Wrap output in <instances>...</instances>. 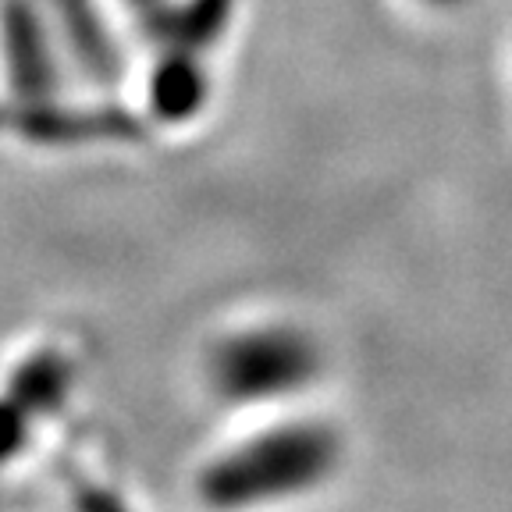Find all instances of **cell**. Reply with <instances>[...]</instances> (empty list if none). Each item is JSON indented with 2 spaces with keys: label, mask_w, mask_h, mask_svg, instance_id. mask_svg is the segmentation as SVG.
<instances>
[{
  "label": "cell",
  "mask_w": 512,
  "mask_h": 512,
  "mask_svg": "<svg viewBox=\"0 0 512 512\" xmlns=\"http://www.w3.org/2000/svg\"><path fill=\"white\" fill-rule=\"evenodd\" d=\"M320 377V349L292 324H260L221 338L210 352V384L232 406L278 402Z\"/></svg>",
  "instance_id": "2"
},
{
  "label": "cell",
  "mask_w": 512,
  "mask_h": 512,
  "mask_svg": "<svg viewBox=\"0 0 512 512\" xmlns=\"http://www.w3.org/2000/svg\"><path fill=\"white\" fill-rule=\"evenodd\" d=\"M153 111L164 121H185L200 111L207 100V75L203 64L189 50H168L153 72Z\"/></svg>",
  "instance_id": "4"
},
{
  "label": "cell",
  "mask_w": 512,
  "mask_h": 512,
  "mask_svg": "<svg viewBox=\"0 0 512 512\" xmlns=\"http://www.w3.org/2000/svg\"><path fill=\"white\" fill-rule=\"evenodd\" d=\"M57 22L64 29V40L72 43L82 64H89L96 75H111L118 68V54L111 50L107 29L96 15L93 0H47Z\"/></svg>",
  "instance_id": "5"
},
{
  "label": "cell",
  "mask_w": 512,
  "mask_h": 512,
  "mask_svg": "<svg viewBox=\"0 0 512 512\" xmlns=\"http://www.w3.org/2000/svg\"><path fill=\"white\" fill-rule=\"evenodd\" d=\"M0 47H4V72H8L15 96L43 100L54 89L50 40L32 0H4L0 4Z\"/></svg>",
  "instance_id": "3"
},
{
  "label": "cell",
  "mask_w": 512,
  "mask_h": 512,
  "mask_svg": "<svg viewBox=\"0 0 512 512\" xmlns=\"http://www.w3.org/2000/svg\"><path fill=\"white\" fill-rule=\"evenodd\" d=\"M342 459V438L320 420L271 427L228 448L200 473V502L214 512H246L317 491Z\"/></svg>",
  "instance_id": "1"
},
{
  "label": "cell",
  "mask_w": 512,
  "mask_h": 512,
  "mask_svg": "<svg viewBox=\"0 0 512 512\" xmlns=\"http://www.w3.org/2000/svg\"><path fill=\"white\" fill-rule=\"evenodd\" d=\"M431 4H459V0H431Z\"/></svg>",
  "instance_id": "7"
},
{
  "label": "cell",
  "mask_w": 512,
  "mask_h": 512,
  "mask_svg": "<svg viewBox=\"0 0 512 512\" xmlns=\"http://www.w3.org/2000/svg\"><path fill=\"white\" fill-rule=\"evenodd\" d=\"M232 4L235 0H192L182 11L168 15L164 36H168L171 50H189V54H196L200 47L214 43L217 36H221L224 22H228V15H232Z\"/></svg>",
  "instance_id": "6"
}]
</instances>
